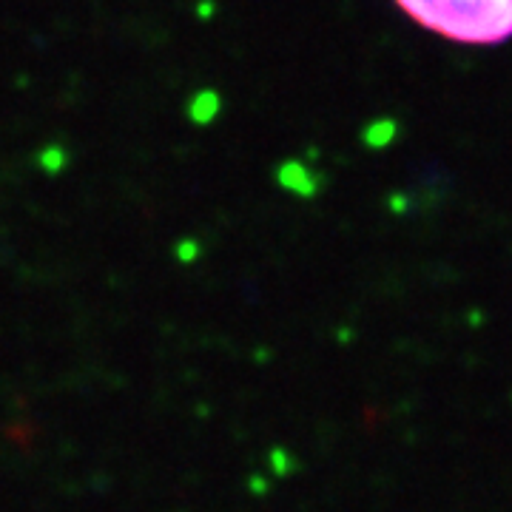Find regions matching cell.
Returning <instances> with one entry per match:
<instances>
[{
    "label": "cell",
    "instance_id": "cell-4",
    "mask_svg": "<svg viewBox=\"0 0 512 512\" xmlns=\"http://www.w3.org/2000/svg\"><path fill=\"white\" fill-rule=\"evenodd\" d=\"M191 256H197V245L194 242H183L180 245V259H191Z\"/></svg>",
    "mask_w": 512,
    "mask_h": 512
},
{
    "label": "cell",
    "instance_id": "cell-2",
    "mask_svg": "<svg viewBox=\"0 0 512 512\" xmlns=\"http://www.w3.org/2000/svg\"><path fill=\"white\" fill-rule=\"evenodd\" d=\"M217 114H220V94L211 92V89L200 92L191 103H188V117H191L194 123H200V126L211 123Z\"/></svg>",
    "mask_w": 512,
    "mask_h": 512
},
{
    "label": "cell",
    "instance_id": "cell-3",
    "mask_svg": "<svg viewBox=\"0 0 512 512\" xmlns=\"http://www.w3.org/2000/svg\"><path fill=\"white\" fill-rule=\"evenodd\" d=\"M63 160H66V154L55 146L46 148V151L40 154V165H43L46 171H60V168H63Z\"/></svg>",
    "mask_w": 512,
    "mask_h": 512
},
{
    "label": "cell",
    "instance_id": "cell-1",
    "mask_svg": "<svg viewBox=\"0 0 512 512\" xmlns=\"http://www.w3.org/2000/svg\"><path fill=\"white\" fill-rule=\"evenodd\" d=\"M410 20L464 46H495L512 37V0H396Z\"/></svg>",
    "mask_w": 512,
    "mask_h": 512
}]
</instances>
